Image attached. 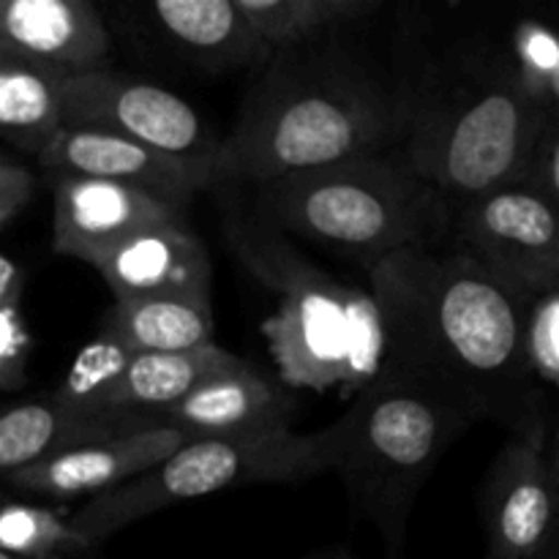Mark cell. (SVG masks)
<instances>
[{"mask_svg": "<svg viewBox=\"0 0 559 559\" xmlns=\"http://www.w3.org/2000/svg\"><path fill=\"white\" fill-rule=\"evenodd\" d=\"M385 325L382 369L429 388L469 420L508 437L549 435L544 391L527 374L522 320L530 298L486 271L451 238L364 267Z\"/></svg>", "mask_w": 559, "mask_h": 559, "instance_id": "6da1fadb", "label": "cell"}, {"mask_svg": "<svg viewBox=\"0 0 559 559\" xmlns=\"http://www.w3.org/2000/svg\"><path fill=\"white\" fill-rule=\"evenodd\" d=\"M407 87L344 31L271 55L218 145L216 180L267 183L402 147Z\"/></svg>", "mask_w": 559, "mask_h": 559, "instance_id": "7a4b0ae2", "label": "cell"}, {"mask_svg": "<svg viewBox=\"0 0 559 559\" xmlns=\"http://www.w3.org/2000/svg\"><path fill=\"white\" fill-rule=\"evenodd\" d=\"M396 66L407 87L402 153L451 202L519 183L544 129L559 120L530 102L497 38H459Z\"/></svg>", "mask_w": 559, "mask_h": 559, "instance_id": "3957f363", "label": "cell"}, {"mask_svg": "<svg viewBox=\"0 0 559 559\" xmlns=\"http://www.w3.org/2000/svg\"><path fill=\"white\" fill-rule=\"evenodd\" d=\"M267 229L355 257L360 265L451 238L453 202L407 164L402 147L257 183Z\"/></svg>", "mask_w": 559, "mask_h": 559, "instance_id": "277c9868", "label": "cell"}, {"mask_svg": "<svg viewBox=\"0 0 559 559\" xmlns=\"http://www.w3.org/2000/svg\"><path fill=\"white\" fill-rule=\"evenodd\" d=\"M229 243L276 293V309L262 322V336L284 388L355 396L380 377L388 338L369 289L333 278L262 224L235 229Z\"/></svg>", "mask_w": 559, "mask_h": 559, "instance_id": "5b68a950", "label": "cell"}, {"mask_svg": "<svg viewBox=\"0 0 559 559\" xmlns=\"http://www.w3.org/2000/svg\"><path fill=\"white\" fill-rule=\"evenodd\" d=\"M336 467L353 511L374 524L391 549L448 448L473 420L418 382L382 369L342 415Z\"/></svg>", "mask_w": 559, "mask_h": 559, "instance_id": "8992f818", "label": "cell"}, {"mask_svg": "<svg viewBox=\"0 0 559 559\" xmlns=\"http://www.w3.org/2000/svg\"><path fill=\"white\" fill-rule=\"evenodd\" d=\"M342 451V420L314 435L293 429L246 431V435L191 437L167 462L115 489L91 497L71 516L74 527L98 546L136 519L178 502L200 500L235 486L300 484L333 473Z\"/></svg>", "mask_w": 559, "mask_h": 559, "instance_id": "52a82bcc", "label": "cell"}, {"mask_svg": "<svg viewBox=\"0 0 559 559\" xmlns=\"http://www.w3.org/2000/svg\"><path fill=\"white\" fill-rule=\"evenodd\" d=\"M60 112L69 129H98L183 164L213 186L222 140L202 123L200 112L162 85L98 69L60 82Z\"/></svg>", "mask_w": 559, "mask_h": 559, "instance_id": "ba28073f", "label": "cell"}, {"mask_svg": "<svg viewBox=\"0 0 559 559\" xmlns=\"http://www.w3.org/2000/svg\"><path fill=\"white\" fill-rule=\"evenodd\" d=\"M451 240L524 298L559 287L557 205L524 186L453 202Z\"/></svg>", "mask_w": 559, "mask_h": 559, "instance_id": "9c48e42d", "label": "cell"}, {"mask_svg": "<svg viewBox=\"0 0 559 559\" xmlns=\"http://www.w3.org/2000/svg\"><path fill=\"white\" fill-rule=\"evenodd\" d=\"M489 559H555L557 467L549 435L508 437L484 484Z\"/></svg>", "mask_w": 559, "mask_h": 559, "instance_id": "30bf717a", "label": "cell"}, {"mask_svg": "<svg viewBox=\"0 0 559 559\" xmlns=\"http://www.w3.org/2000/svg\"><path fill=\"white\" fill-rule=\"evenodd\" d=\"M55 254L96 265L109 249L142 229L183 222L186 211L120 183L85 178L52 180Z\"/></svg>", "mask_w": 559, "mask_h": 559, "instance_id": "8fae6325", "label": "cell"}, {"mask_svg": "<svg viewBox=\"0 0 559 559\" xmlns=\"http://www.w3.org/2000/svg\"><path fill=\"white\" fill-rule=\"evenodd\" d=\"M0 49L63 82L107 69L112 36L87 0H0Z\"/></svg>", "mask_w": 559, "mask_h": 559, "instance_id": "7c38bea8", "label": "cell"}, {"mask_svg": "<svg viewBox=\"0 0 559 559\" xmlns=\"http://www.w3.org/2000/svg\"><path fill=\"white\" fill-rule=\"evenodd\" d=\"M189 435L178 429H142L131 435L107 437V440L85 442L80 448L49 456L31 464L20 473L5 475V486L25 495L47 497V500L69 502L76 497H96L102 491L134 480L147 469L167 462Z\"/></svg>", "mask_w": 559, "mask_h": 559, "instance_id": "4fadbf2b", "label": "cell"}, {"mask_svg": "<svg viewBox=\"0 0 559 559\" xmlns=\"http://www.w3.org/2000/svg\"><path fill=\"white\" fill-rule=\"evenodd\" d=\"M38 167L52 180L85 178L131 186L186 211L191 197L207 189L191 169L153 153L126 136L98 129H63L36 156Z\"/></svg>", "mask_w": 559, "mask_h": 559, "instance_id": "5bb4252c", "label": "cell"}, {"mask_svg": "<svg viewBox=\"0 0 559 559\" xmlns=\"http://www.w3.org/2000/svg\"><path fill=\"white\" fill-rule=\"evenodd\" d=\"M93 267L115 300H211V260L186 222L142 229L109 249Z\"/></svg>", "mask_w": 559, "mask_h": 559, "instance_id": "9a60e30c", "label": "cell"}, {"mask_svg": "<svg viewBox=\"0 0 559 559\" xmlns=\"http://www.w3.org/2000/svg\"><path fill=\"white\" fill-rule=\"evenodd\" d=\"M295 402L293 393L251 364L211 377L180 402L151 415L153 429H178L191 437L246 435V431L289 429Z\"/></svg>", "mask_w": 559, "mask_h": 559, "instance_id": "2e32d148", "label": "cell"}, {"mask_svg": "<svg viewBox=\"0 0 559 559\" xmlns=\"http://www.w3.org/2000/svg\"><path fill=\"white\" fill-rule=\"evenodd\" d=\"M142 16L164 47L207 71L260 69L271 58L240 20L235 0H158Z\"/></svg>", "mask_w": 559, "mask_h": 559, "instance_id": "e0dca14e", "label": "cell"}, {"mask_svg": "<svg viewBox=\"0 0 559 559\" xmlns=\"http://www.w3.org/2000/svg\"><path fill=\"white\" fill-rule=\"evenodd\" d=\"M153 429L140 415H82L60 407L52 393L0 407V478L85 442Z\"/></svg>", "mask_w": 559, "mask_h": 559, "instance_id": "ac0fdd59", "label": "cell"}, {"mask_svg": "<svg viewBox=\"0 0 559 559\" xmlns=\"http://www.w3.org/2000/svg\"><path fill=\"white\" fill-rule=\"evenodd\" d=\"M243 360L218 344L189 349V353H145L134 355L123 374L115 380L104 399L107 415H151L173 407L211 377L235 369Z\"/></svg>", "mask_w": 559, "mask_h": 559, "instance_id": "d6986e66", "label": "cell"}, {"mask_svg": "<svg viewBox=\"0 0 559 559\" xmlns=\"http://www.w3.org/2000/svg\"><path fill=\"white\" fill-rule=\"evenodd\" d=\"M102 331L120 338L134 355L189 353L213 344L216 320L211 300H115Z\"/></svg>", "mask_w": 559, "mask_h": 559, "instance_id": "ffe728a7", "label": "cell"}, {"mask_svg": "<svg viewBox=\"0 0 559 559\" xmlns=\"http://www.w3.org/2000/svg\"><path fill=\"white\" fill-rule=\"evenodd\" d=\"M240 20L267 55L360 25L382 0H235Z\"/></svg>", "mask_w": 559, "mask_h": 559, "instance_id": "44dd1931", "label": "cell"}, {"mask_svg": "<svg viewBox=\"0 0 559 559\" xmlns=\"http://www.w3.org/2000/svg\"><path fill=\"white\" fill-rule=\"evenodd\" d=\"M60 129V82L0 49V136L38 156Z\"/></svg>", "mask_w": 559, "mask_h": 559, "instance_id": "7402d4cb", "label": "cell"}, {"mask_svg": "<svg viewBox=\"0 0 559 559\" xmlns=\"http://www.w3.org/2000/svg\"><path fill=\"white\" fill-rule=\"evenodd\" d=\"M93 549L71 516L49 506L0 500V551L16 559H69Z\"/></svg>", "mask_w": 559, "mask_h": 559, "instance_id": "603a6c76", "label": "cell"}, {"mask_svg": "<svg viewBox=\"0 0 559 559\" xmlns=\"http://www.w3.org/2000/svg\"><path fill=\"white\" fill-rule=\"evenodd\" d=\"M131 358H134V353L120 338L98 328L96 338H91L80 349L71 369L66 371L63 382L52 391V399L71 413L107 415L104 413V399H107L115 380L123 374Z\"/></svg>", "mask_w": 559, "mask_h": 559, "instance_id": "cb8c5ba5", "label": "cell"}, {"mask_svg": "<svg viewBox=\"0 0 559 559\" xmlns=\"http://www.w3.org/2000/svg\"><path fill=\"white\" fill-rule=\"evenodd\" d=\"M506 47L530 102L559 118V38L555 27L535 16H522L508 31Z\"/></svg>", "mask_w": 559, "mask_h": 559, "instance_id": "d4e9b609", "label": "cell"}, {"mask_svg": "<svg viewBox=\"0 0 559 559\" xmlns=\"http://www.w3.org/2000/svg\"><path fill=\"white\" fill-rule=\"evenodd\" d=\"M522 355L527 374L546 391L559 382V287L535 293L524 306Z\"/></svg>", "mask_w": 559, "mask_h": 559, "instance_id": "484cf974", "label": "cell"}, {"mask_svg": "<svg viewBox=\"0 0 559 559\" xmlns=\"http://www.w3.org/2000/svg\"><path fill=\"white\" fill-rule=\"evenodd\" d=\"M31 336L22 322L20 304L0 306V391H20L27 380Z\"/></svg>", "mask_w": 559, "mask_h": 559, "instance_id": "4316f807", "label": "cell"}, {"mask_svg": "<svg viewBox=\"0 0 559 559\" xmlns=\"http://www.w3.org/2000/svg\"><path fill=\"white\" fill-rule=\"evenodd\" d=\"M516 186H524L533 194L544 197L551 205L559 202V120L544 129Z\"/></svg>", "mask_w": 559, "mask_h": 559, "instance_id": "83f0119b", "label": "cell"}, {"mask_svg": "<svg viewBox=\"0 0 559 559\" xmlns=\"http://www.w3.org/2000/svg\"><path fill=\"white\" fill-rule=\"evenodd\" d=\"M33 194V173L16 162L0 158V202H27Z\"/></svg>", "mask_w": 559, "mask_h": 559, "instance_id": "f1b7e54d", "label": "cell"}, {"mask_svg": "<svg viewBox=\"0 0 559 559\" xmlns=\"http://www.w3.org/2000/svg\"><path fill=\"white\" fill-rule=\"evenodd\" d=\"M22 271L11 257L0 254V306L20 304Z\"/></svg>", "mask_w": 559, "mask_h": 559, "instance_id": "f546056e", "label": "cell"}, {"mask_svg": "<svg viewBox=\"0 0 559 559\" xmlns=\"http://www.w3.org/2000/svg\"><path fill=\"white\" fill-rule=\"evenodd\" d=\"M22 207H25V202H16V200L0 202V229H3L11 218H16V213H20Z\"/></svg>", "mask_w": 559, "mask_h": 559, "instance_id": "4dcf8cb0", "label": "cell"}, {"mask_svg": "<svg viewBox=\"0 0 559 559\" xmlns=\"http://www.w3.org/2000/svg\"><path fill=\"white\" fill-rule=\"evenodd\" d=\"M311 559H353L349 555H344V551H336V555H317Z\"/></svg>", "mask_w": 559, "mask_h": 559, "instance_id": "1f68e13d", "label": "cell"}, {"mask_svg": "<svg viewBox=\"0 0 559 559\" xmlns=\"http://www.w3.org/2000/svg\"><path fill=\"white\" fill-rule=\"evenodd\" d=\"M0 559H16V557H11V555H3V551H0Z\"/></svg>", "mask_w": 559, "mask_h": 559, "instance_id": "d6a6232c", "label": "cell"}]
</instances>
